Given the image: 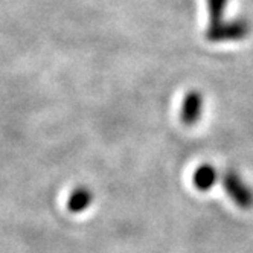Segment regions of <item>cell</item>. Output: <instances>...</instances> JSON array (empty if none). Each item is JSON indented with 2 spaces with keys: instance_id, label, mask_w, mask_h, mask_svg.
Segmentation results:
<instances>
[{
  "instance_id": "cell-2",
  "label": "cell",
  "mask_w": 253,
  "mask_h": 253,
  "mask_svg": "<svg viewBox=\"0 0 253 253\" xmlns=\"http://www.w3.org/2000/svg\"><path fill=\"white\" fill-rule=\"evenodd\" d=\"M223 186L227 195L232 198V202L241 209H250L253 206L252 189L243 182V178L235 171H227L223 175Z\"/></svg>"
},
{
  "instance_id": "cell-5",
  "label": "cell",
  "mask_w": 253,
  "mask_h": 253,
  "mask_svg": "<svg viewBox=\"0 0 253 253\" xmlns=\"http://www.w3.org/2000/svg\"><path fill=\"white\" fill-rule=\"evenodd\" d=\"M216 169L212 165H202L198 167L192 175V183L198 191H209L213 188L215 182H216Z\"/></svg>"
},
{
  "instance_id": "cell-3",
  "label": "cell",
  "mask_w": 253,
  "mask_h": 253,
  "mask_svg": "<svg viewBox=\"0 0 253 253\" xmlns=\"http://www.w3.org/2000/svg\"><path fill=\"white\" fill-rule=\"evenodd\" d=\"M203 113V95L197 90H191L183 98L182 108H180V119L188 126L195 125Z\"/></svg>"
},
{
  "instance_id": "cell-4",
  "label": "cell",
  "mask_w": 253,
  "mask_h": 253,
  "mask_svg": "<svg viewBox=\"0 0 253 253\" xmlns=\"http://www.w3.org/2000/svg\"><path fill=\"white\" fill-rule=\"evenodd\" d=\"M92 202H93L92 191L85 186H80L70 192L69 200H67V209L72 213H80V212H84L92 205Z\"/></svg>"
},
{
  "instance_id": "cell-6",
  "label": "cell",
  "mask_w": 253,
  "mask_h": 253,
  "mask_svg": "<svg viewBox=\"0 0 253 253\" xmlns=\"http://www.w3.org/2000/svg\"><path fill=\"white\" fill-rule=\"evenodd\" d=\"M229 0H208L209 9V25L224 22V11Z\"/></svg>"
},
{
  "instance_id": "cell-1",
  "label": "cell",
  "mask_w": 253,
  "mask_h": 253,
  "mask_svg": "<svg viewBox=\"0 0 253 253\" xmlns=\"http://www.w3.org/2000/svg\"><path fill=\"white\" fill-rule=\"evenodd\" d=\"M250 32V25L246 20H230L221 22L216 25H209L206 29L205 37L212 43H223V42H240L246 39Z\"/></svg>"
}]
</instances>
